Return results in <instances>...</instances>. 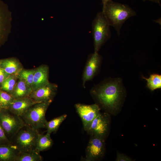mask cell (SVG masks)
<instances>
[{
    "instance_id": "6da1fadb",
    "label": "cell",
    "mask_w": 161,
    "mask_h": 161,
    "mask_svg": "<svg viewBox=\"0 0 161 161\" xmlns=\"http://www.w3.org/2000/svg\"><path fill=\"white\" fill-rule=\"evenodd\" d=\"M91 93L103 109L114 115L121 110L126 96L122 81L119 78L103 81L93 87Z\"/></svg>"
},
{
    "instance_id": "7a4b0ae2",
    "label": "cell",
    "mask_w": 161,
    "mask_h": 161,
    "mask_svg": "<svg viewBox=\"0 0 161 161\" xmlns=\"http://www.w3.org/2000/svg\"><path fill=\"white\" fill-rule=\"evenodd\" d=\"M102 11L110 26L113 27L119 35L121 28L130 18L136 15V13L129 6L111 0L102 9Z\"/></svg>"
},
{
    "instance_id": "3957f363",
    "label": "cell",
    "mask_w": 161,
    "mask_h": 161,
    "mask_svg": "<svg viewBox=\"0 0 161 161\" xmlns=\"http://www.w3.org/2000/svg\"><path fill=\"white\" fill-rule=\"evenodd\" d=\"M38 130L25 124L10 141L20 152H31L36 150V142L39 134Z\"/></svg>"
},
{
    "instance_id": "277c9868",
    "label": "cell",
    "mask_w": 161,
    "mask_h": 161,
    "mask_svg": "<svg viewBox=\"0 0 161 161\" xmlns=\"http://www.w3.org/2000/svg\"><path fill=\"white\" fill-rule=\"evenodd\" d=\"M110 26L103 12L98 13L92 23L94 52H98L101 47L110 38Z\"/></svg>"
},
{
    "instance_id": "5b68a950",
    "label": "cell",
    "mask_w": 161,
    "mask_h": 161,
    "mask_svg": "<svg viewBox=\"0 0 161 161\" xmlns=\"http://www.w3.org/2000/svg\"><path fill=\"white\" fill-rule=\"evenodd\" d=\"M50 104L48 103H35L20 116L26 124L34 129L38 130L45 128L47 121L45 114Z\"/></svg>"
},
{
    "instance_id": "8992f818",
    "label": "cell",
    "mask_w": 161,
    "mask_h": 161,
    "mask_svg": "<svg viewBox=\"0 0 161 161\" xmlns=\"http://www.w3.org/2000/svg\"><path fill=\"white\" fill-rule=\"evenodd\" d=\"M25 124L20 116L13 113L8 109H0V124L10 141Z\"/></svg>"
},
{
    "instance_id": "52a82bcc",
    "label": "cell",
    "mask_w": 161,
    "mask_h": 161,
    "mask_svg": "<svg viewBox=\"0 0 161 161\" xmlns=\"http://www.w3.org/2000/svg\"><path fill=\"white\" fill-rule=\"evenodd\" d=\"M111 118L107 112H100L92 121L86 131L91 135H95L104 139L109 131Z\"/></svg>"
},
{
    "instance_id": "ba28073f",
    "label": "cell",
    "mask_w": 161,
    "mask_h": 161,
    "mask_svg": "<svg viewBox=\"0 0 161 161\" xmlns=\"http://www.w3.org/2000/svg\"><path fill=\"white\" fill-rule=\"evenodd\" d=\"M86 149L85 160H100L103 156L105 149V139L95 135H91Z\"/></svg>"
},
{
    "instance_id": "9c48e42d",
    "label": "cell",
    "mask_w": 161,
    "mask_h": 161,
    "mask_svg": "<svg viewBox=\"0 0 161 161\" xmlns=\"http://www.w3.org/2000/svg\"><path fill=\"white\" fill-rule=\"evenodd\" d=\"M75 107L81 119L83 128L87 131L93 120L100 112V108L97 104L86 105L78 103L75 105Z\"/></svg>"
},
{
    "instance_id": "30bf717a",
    "label": "cell",
    "mask_w": 161,
    "mask_h": 161,
    "mask_svg": "<svg viewBox=\"0 0 161 161\" xmlns=\"http://www.w3.org/2000/svg\"><path fill=\"white\" fill-rule=\"evenodd\" d=\"M57 85L49 82L32 91L29 97L36 103H51L57 93Z\"/></svg>"
},
{
    "instance_id": "8fae6325",
    "label": "cell",
    "mask_w": 161,
    "mask_h": 161,
    "mask_svg": "<svg viewBox=\"0 0 161 161\" xmlns=\"http://www.w3.org/2000/svg\"><path fill=\"white\" fill-rule=\"evenodd\" d=\"M12 14L7 5L0 0V45L5 42L11 32Z\"/></svg>"
},
{
    "instance_id": "7c38bea8",
    "label": "cell",
    "mask_w": 161,
    "mask_h": 161,
    "mask_svg": "<svg viewBox=\"0 0 161 161\" xmlns=\"http://www.w3.org/2000/svg\"><path fill=\"white\" fill-rule=\"evenodd\" d=\"M102 59L98 52H94L89 56L83 74V86L84 87L86 82L92 79L97 73Z\"/></svg>"
},
{
    "instance_id": "4fadbf2b",
    "label": "cell",
    "mask_w": 161,
    "mask_h": 161,
    "mask_svg": "<svg viewBox=\"0 0 161 161\" xmlns=\"http://www.w3.org/2000/svg\"><path fill=\"white\" fill-rule=\"evenodd\" d=\"M49 68L46 65H42L35 68L32 88L34 90L48 82Z\"/></svg>"
},
{
    "instance_id": "5bb4252c",
    "label": "cell",
    "mask_w": 161,
    "mask_h": 161,
    "mask_svg": "<svg viewBox=\"0 0 161 161\" xmlns=\"http://www.w3.org/2000/svg\"><path fill=\"white\" fill-rule=\"evenodd\" d=\"M35 103H36L35 101L29 97L15 99L8 109L13 113L20 116Z\"/></svg>"
},
{
    "instance_id": "9a60e30c",
    "label": "cell",
    "mask_w": 161,
    "mask_h": 161,
    "mask_svg": "<svg viewBox=\"0 0 161 161\" xmlns=\"http://www.w3.org/2000/svg\"><path fill=\"white\" fill-rule=\"evenodd\" d=\"M0 67L9 75H17L24 68L20 61L15 58L0 60Z\"/></svg>"
},
{
    "instance_id": "2e32d148",
    "label": "cell",
    "mask_w": 161,
    "mask_h": 161,
    "mask_svg": "<svg viewBox=\"0 0 161 161\" xmlns=\"http://www.w3.org/2000/svg\"><path fill=\"white\" fill-rule=\"evenodd\" d=\"M32 91V88L23 80L18 79L11 95L14 99L28 97Z\"/></svg>"
},
{
    "instance_id": "e0dca14e",
    "label": "cell",
    "mask_w": 161,
    "mask_h": 161,
    "mask_svg": "<svg viewBox=\"0 0 161 161\" xmlns=\"http://www.w3.org/2000/svg\"><path fill=\"white\" fill-rule=\"evenodd\" d=\"M19 152L11 144L0 145V161H15Z\"/></svg>"
},
{
    "instance_id": "ac0fdd59",
    "label": "cell",
    "mask_w": 161,
    "mask_h": 161,
    "mask_svg": "<svg viewBox=\"0 0 161 161\" xmlns=\"http://www.w3.org/2000/svg\"><path fill=\"white\" fill-rule=\"evenodd\" d=\"M50 134L47 133L45 134L39 133L36 142V150L40 152L47 150L51 147L53 141Z\"/></svg>"
},
{
    "instance_id": "d6986e66",
    "label": "cell",
    "mask_w": 161,
    "mask_h": 161,
    "mask_svg": "<svg viewBox=\"0 0 161 161\" xmlns=\"http://www.w3.org/2000/svg\"><path fill=\"white\" fill-rule=\"evenodd\" d=\"M67 116V114H64L55 118L49 121H47L45 127L47 133L50 134L52 133H55Z\"/></svg>"
},
{
    "instance_id": "ffe728a7",
    "label": "cell",
    "mask_w": 161,
    "mask_h": 161,
    "mask_svg": "<svg viewBox=\"0 0 161 161\" xmlns=\"http://www.w3.org/2000/svg\"><path fill=\"white\" fill-rule=\"evenodd\" d=\"M37 151L19 152L15 161H41L42 157Z\"/></svg>"
},
{
    "instance_id": "44dd1931",
    "label": "cell",
    "mask_w": 161,
    "mask_h": 161,
    "mask_svg": "<svg viewBox=\"0 0 161 161\" xmlns=\"http://www.w3.org/2000/svg\"><path fill=\"white\" fill-rule=\"evenodd\" d=\"M18 79L16 75L13 74L9 75L2 83L0 89L11 94Z\"/></svg>"
},
{
    "instance_id": "7402d4cb",
    "label": "cell",
    "mask_w": 161,
    "mask_h": 161,
    "mask_svg": "<svg viewBox=\"0 0 161 161\" xmlns=\"http://www.w3.org/2000/svg\"><path fill=\"white\" fill-rule=\"evenodd\" d=\"M142 78L145 80L147 82V86L151 91L161 88V75L157 74H153L150 75L147 78L143 76Z\"/></svg>"
},
{
    "instance_id": "603a6c76",
    "label": "cell",
    "mask_w": 161,
    "mask_h": 161,
    "mask_svg": "<svg viewBox=\"0 0 161 161\" xmlns=\"http://www.w3.org/2000/svg\"><path fill=\"white\" fill-rule=\"evenodd\" d=\"M35 68L31 69H25L20 70L16 75L18 79L24 81L32 88Z\"/></svg>"
},
{
    "instance_id": "cb8c5ba5",
    "label": "cell",
    "mask_w": 161,
    "mask_h": 161,
    "mask_svg": "<svg viewBox=\"0 0 161 161\" xmlns=\"http://www.w3.org/2000/svg\"><path fill=\"white\" fill-rule=\"evenodd\" d=\"M15 99L11 95L0 89V109H8Z\"/></svg>"
},
{
    "instance_id": "d4e9b609",
    "label": "cell",
    "mask_w": 161,
    "mask_h": 161,
    "mask_svg": "<svg viewBox=\"0 0 161 161\" xmlns=\"http://www.w3.org/2000/svg\"><path fill=\"white\" fill-rule=\"evenodd\" d=\"M11 144L10 141L6 136L4 130L0 124V145Z\"/></svg>"
},
{
    "instance_id": "484cf974",
    "label": "cell",
    "mask_w": 161,
    "mask_h": 161,
    "mask_svg": "<svg viewBox=\"0 0 161 161\" xmlns=\"http://www.w3.org/2000/svg\"><path fill=\"white\" fill-rule=\"evenodd\" d=\"M117 161H132L133 160L128 156L122 153L117 152L116 159Z\"/></svg>"
},
{
    "instance_id": "4316f807",
    "label": "cell",
    "mask_w": 161,
    "mask_h": 161,
    "mask_svg": "<svg viewBox=\"0 0 161 161\" xmlns=\"http://www.w3.org/2000/svg\"><path fill=\"white\" fill-rule=\"evenodd\" d=\"M9 75L0 67V86L4 80Z\"/></svg>"
},
{
    "instance_id": "83f0119b",
    "label": "cell",
    "mask_w": 161,
    "mask_h": 161,
    "mask_svg": "<svg viewBox=\"0 0 161 161\" xmlns=\"http://www.w3.org/2000/svg\"><path fill=\"white\" fill-rule=\"evenodd\" d=\"M110 0H102V3L103 4L102 9H103L106 3Z\"/></svg>"
},
{
    "instance_id": "f1b7e54d",
    "label": "cell",
    "mask_w": 161,
    "mask_h": 161,
    "mask_svg": "<svg viewBox=\"0 0 161 161\" xmlns=\"http://www.w3.org/2000/svg\"><path fill=\"white\" fill-rule=\"evenodd\" d=\"M143 0L144 1H146V0H148L150 1H152L156 2V3H157L160 4V1L161 0Z\"/></svg>"
}]
</instances>
